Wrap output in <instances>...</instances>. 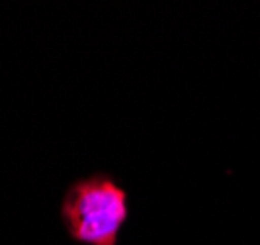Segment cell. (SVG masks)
Returning a JSON list of instances; mask_svg holds the SVG:
<instances>
[{
  "label": "cell",
  "mask_w": 260,
  "mask_h": 245,
  "mask_svg": "<svg viewBox=\"0 0 260 245\" xmlns=\"http://www.w3.org/2000/svg\"><path fill=\"white\" fill-rule=\"evenodd\" d=\"M127 218L129 196L106 173L75 181L61 200V220L67 233L82 245H117Z\"/></svg>",
  "instance_id": "6da1fadb"
}]
</instances>
